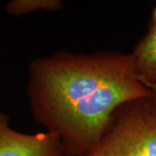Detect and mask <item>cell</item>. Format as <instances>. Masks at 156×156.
<instances>
[{
    "label": "cell",
    "instance_id": "obj_3",
    "mask_svg": "<svg viewBox=\"0 0 156 156\" xmlns=\"http://www.w3.org/2000/svg\"><path fill=\"white\" fill-rule=\"evenodd\" d=\"M0 156H63L59 137L51 132L24 134L13 129L0 110Z\"/></svg>",
    "mask_w": 156,
    "mask_h": 156
},
{
    "label": "cell",
    "instance_id": "obj_4",
    "mask_svg": "<svg viewBox=\"0 0 156 156\" xmlns=\"http://www.w3.org/2000/svg\"><path fill=\"white\" fill-rule=\"evenodd\" d=\"M131 56L137 77L145 85L156 83V26L151 23L148 32L135 46Z\"/></svg>",
    "mask_w": 156,
    "mask_h": 156
},
{
    "label": "cell",
    "instance_id": "obj_1",
    "mask_svg": "<svg viewBox=\"0 0 156 156\" xmlns=\"http://www.w3.org/2000/svg\"><path fill=\"white\" fill-rule=\"evenodd\" d=\"M151 94L131 54L57 52L29 65L31 114L59 137L63 156L91 155L117 108Z\"/></svg>",
    "mask_w": 156,
    "mask_h": 156
},
{
    "label": "cell",
    "instance_id": "obj_6",
    "mask_svg": "<svg viewBox=\"0 0 156 156\" xmlns=\"http://www.w3.org/2000/svg\"><path fill=\"white\" fill-rule=\"evenodd\" d=\"M148 89H150L151 93L153 94V95H154L156 97V83H151V84H147V85H146Z\"/></svg>",
    "mask_w": 156,
    "mask_h": 156
},
{
    "label": "cell",
    "instance_id": "obj_2",
    "mask_svg": "<svg viewBox=\"0 0 156 156\" xmlns=\"http://www.w3.org/2000/svg\"><path fill=\"white\" fill-rule=\"evenodd\" d=\"M90 156H156L155 96L119 107Z\"/></svg>",
    "mask_w": 156,
    "mask_h": 156
},
{
    "label": "cell",
    "instance_id": "obj_7",
    "mask_svg": "<svg viewBox=\"0 0 156 156\" xmlns=\"http://www.w3.org/2000/svg\"><path fill=\"white\" fill-rule=\"evenodd\" d=\"M152 24L156 26V8L154 11V13H153V20H152Z\"/></svg>",
    "mask_w": 156,
    "mask_h": 156
},
{
    "label": "cell",
    "instance_id": "obj_5",
    "mask_svg": "<svg viewBox=\"0 0 156 156\" xmlns=\"http://www.w3.org/2000/svg\"><path fill=\"white\" fill-rule=\"evenodd\" d=\"M58 0H12L5 6L6 11L11 15H24L34 11H56L61 8Z\"/></svg>",
    "mask_w": 156,
    "mask_h": 156
}]
</instances>
